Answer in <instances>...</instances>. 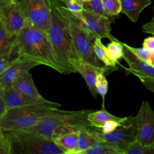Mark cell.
<instances>
[{
  "label": "cell",
  "instance_id": "cell-1",
  "mask_svg": "<svg viewBox=\"0 0 154 154\" xmlns=\"http://www.w3.org/2000/svg\"><path fill=\"white\" fill-rule=\"evenodd\" d=\"M14 45L21 57L64 74V69L57 59L48 35L42 31L25 25L16 36Z\"/></svg>",
  "mask_w": 154,
  "mask_h": 154
},
{
  "label": "cell",
  "instance_id": "cell-2",
  "mask_svg": "<svg viewBox=\"0 0 154 154\" xmlns=\"http://www.w3.org/2000/svg\"><path fill=\"white\" fill-rule=\"evenodd\" d=\"M51 3V19L48 34L49 40L64 74L76 73L75 66L81 58L64 18L55 5Z\"/></svg>",
  "mask_w": 154,
  "mask_h": 154
},
{
  "label": "cell",
  "instance_id": "cell-3",
  "mask_svg": "<svg viewBox=\"0 0 154 154\" xmlns=\"http://www.w3.org/2000/svg\"><path fill=\"white\" fill-rule=\"evenodd\" d=\"M93 109L58 111L43 118L37 125L25 130L40 133L48 138L62 134L74 132L91 125L88 120Z\"/></svg>",
  "mask_w": 154,
  "mask_h": 154
},
{
  "label": "cell",
  "instance_id": "cell-4",
  "mask_svg": "<svg viewBox=\"0 0 154 154\" xmlns=\"http://www.w3.org/2000/svg\"><path fill=\"white\" fill-rule=\"evenodd\" d=\"M61 104L47 100L13 108L0 117V129L22 130L37 125L43 118L58 111Z\"/></svg>",
  "mask_w": 154,
  "mask_h": 154
},
{
  "label": "cell",
  "instance_id": "cell-5",
  "mask_svg": "<svg viewBox=\"0 0 154 154\" xmlns=\"http://www.w3.org/2000/svg\"><path fill=\"white\" fill-rule=\"evenodd\" d=\"M51 2L64 18L79 58L96 66L105 67L96 57L94 51V44L97 37L86 29L82 20L62 5L59 0H51Z\"/></svg>",
  "mask_w": 154,
  "mask_h": 154
},
{
  "label": "cell",
  "instance_id": "cell-6",
  "mask_svg": "<svg viewBox=\"0 0 154 154\" xmlns=\"http://www.w3.org/2000/svg\"><path fill=\"white\" fill-rule=\"evenodd\" d=\"M11 141L12 154H64L52 138L25 129L5 131Z\"/></svg>",
  "mask_w": 154,
  "mask_h": 154
},
{
  "label": "cell",
  "instance_id": "cell-7",
  "mask_svg": "<svg viewBox=\"0 0 154 154\" xmlns=\"http://www.w3.org/2000/svg\"><path fill=\"white\" fill-rule=\"evenodd\" d=\"M88 129L97 142H102L122 150L125 154L126 149L136 140L137 129L134 117L128 116L122 125L109 132H102L93 126Z\"/></svg>",
  "mask_w": 154,
  "mask_h": 154
},
{
  "label": "cell",
  "instance_id": "cell-8",
  "mask_svg": "<svg viewBox=\"0 0 154 154\" xmlns=\"http://www.w3.org/2000/svg\"><path fill=\"white\" fill-rule=\"evenodd\" d=\"M20 9L26 24L36 28L48 35L51 23V0H19Z\"/></svg>",
  "mask_w": 154,
  "mask_h": 154
},
{
  "label": "cell",
  "instance_id": "cell-9",
  "mask_svg": "<svg viewBox=\"0 0 154 154\" xmlns=\"http://www.w3.org/2000/svg\"><path fill=\"white\" fill-rule=\"evenodd\" d=\"M134 122L136 140L143 144H154V111L147 101L142 102Z\"/></svg>",
  "mask_w": 154,
  "mask_h": 154
},
{
  "label": "cell",
  "instance_id": "cell-10",
  "mask_svg": "<svg viewBox=\"0 0 154 154\" xmlns=\"http://www.w3.org/2000/svg\"><path fill=\"white\" fill-rule=\"evenodd\" d=\"M26 24L18 2L0 6V25L10 36H16Z\"/></svg>",
  "mask_w": 154,
  "mask_h": 154
},
{
  "label": "cell",
  "instance_id": "cell-11",
  "mask_svg": "<svg viewBox=\"0 0 154 154\" xmlns=\"http://www.w3.org/2000/svg\"><path fill=\"white\" fill-rule=\"evenodd\" d=\"M81 20H82L85 28L96 37L101 38H107L110 41L117 40L111 34V24L112 22L108 17L84 10Z\"/></svg>",
  "mask_w": 154,
  "mask_h": 154
},
{
  "label": "cell",
  "instance_id": "cell-12",
  "mask_svg": "<svg viewBox=\"0 0 154 154\" xmlns=\"http://www.w3.org/2000/svg\"><path fill=\"white\" fill-rule=\"evenodd\" d=\"M38 65L36 61L20 57L0 74V88L11 85L19 76Z\"/></svg>",
  "mask_w": 154,
  "mask_h": 154
},
{
  "label": "cell",
  "instance_id": "cell-13",
  "mask_svg": "<svg viewBox=\"0 0 154 154\" xmlns=\"http://www.w3.org/2000/svg\"><path fill=\"white\" fill-rule=\"evenodd\" d=\"M111 69H112L106 66H96L82 59H79L75 66L76 73H79L82 76L87 85L89 91L95 99H97L98 94L96 89V81L97 73L102 71L108 72V70Z\"/></svg>",
  "mask_w": 154,
  "mask_h": 154
},
{
  "label": "cell",
  "instance_id": "cell-14",
  "mask_svg": "<svg viewBox=\"0 0 154 154\" xmlns=\"http://www.w3.org/2000/svg\"><path fill=\"white\" fill-rule=\"evenodd\" d=\"M0 96L5 102L7 111L13 108L47 100V99L38 100L26 96L14 88L11 85L0 88Z\"/></svg>",
  "mask_w": 154,
  "mask_h": 154
},
{
  "label": "cell",
  "instance_id": "cell-15",
  "mask_svg": "<svg viewBox=\"0 0 154 154\" xmlns=\"http://www.w3.org/2000/svg\"><path fill=\"white\" fill-rule=\"evenodd\" d=\"M123 43L124 46L123 59L128 65V68H125L126 71L135 76L143 75L154 77V66L139 58L128 49L125 43Z\"/></svg>",
  "mask_w": 154,
  "mask_h": 154
},
{
  "label": "cell",
  "instance_id": "cell-16",
  "mask_svg": "<svg viewBox=\"0 0 154 154\" xmlns=\"http://www.w3.org/2000/svg\"><path fill=\"white\" fill-rule=\"evenodd\" d=\"M20 93L38 100H45L37 90L32 76L29 71L26 72L18 78L11 85Z\"/></svg>",
  "mask_w": 154,
  "mask_h": 154
},
{
  "label": "cell",
  "instance_id": "cell-17",
  "mask_svg": "<svg viewBox=\"0 0 154 154\" xmlns=\"http://www.w3.org/2000/svg\"><path fill=\"white\" fill-rule=\"evenodd\" d=\"M121 13L125 14L132 22H137L140 13L151 4L150 0H121Z\"/></svg>",
  "mask_w": 154,
  "mask_h": 154
},
{
  "label": "cell",
  "instance_id": "cell-18",
  "mask_svg": "<svg viewBox=\"0 0 154 154\" xmlns=\"http://www.w3.org/2000/svg\"><path fill=\"white\" fill-rule=\"evenodd\" d=\"M79 131L58 134L52 137V139L64 154H75L78 149Z\"/></svg>",
  "mask_w": 154,
  "mask_h": 154
},
{
  "label": "cell",
  "instance_id": "cell-19",
  "mask_svg": "<svg viewBox=\"0 0 154 154\" xmlns=\"http://www.w3.org/2000/svg\"><path fill=\"white\" fill-rule=\"evenodd\" d=\"M87 118L91 126L96 128H100V127L105 122L108 120H114L122 122L126 119V117H119L116 116L109 113V112H108L105 109V107H103V108H102L100 110H97L95 111H92L88 114Z\"/></svg>",
  "mask_w": 154,
  "mask_h": 154
},
{
  "label": "cell",
  "instance_id": "cell-20",
  "mask_svg": "<svg viewBox=\"0 0 154 154\" xmlns=\"http://www.w3.org/2000/svg\"><path fill=\"white\" fill-rule=\"evenodd\" d=\"M101 39L102 38L100 37H97L94 42V51L96 57L105 66L111 68L114 70L118 69V67L117 66V64L109 57L106 46L103 44Z\"/></svg>",
  "mask_w": 154,
  "mask_h": 154
},
{
  "label": "cell",
  "instance_id": "cell-21",
  "mask_svg": "<svg viewBox=\"0 0 154 154\" xmlns=\"http://www.w3.org/2000/svg\"><path fill=\"white\" fill-rule=\"evenodd\" d=\"M79 154H124V152L109 144L97 142L81 152Z\"/></svg>",
  "mask_w": 154,
  "mask_h": 154
},
{
  "label": "cell",
  "instance_id": "cell-22",
  "mask_svg": "<svg viewBox=\"0 0 154 154\" xmlns=\"http://www.w3.org/2000/svg\"><path fill=\"white\" fill-rule=\"evenodd\" d=\"M88 128H83L79 131L78 149L75 154H79L81 152L88 149L93 144L97 143L89 132Z\"/></svg>",
  "mask_w": 154,
  "mask_h": 154
},
{
  "label": "cell",
  "instance_id": "cell-23",
  "mask_svg": "<svg viewBox=\"0 0 154 154\" xmlns=\"http://www.w3.org/2000/svg\"><path fill=\"white\" fill-rule=\"evenodd\" d=\"M106 50L109 57L115 63L120 64L119 60L123 58L124 54L123 43L118 40L111 41L106 46Z\"/></svg>",
  "mask_w": 154,
  "mask_h": 154
},
{
  "label": "cell",
  "instance_id": "cell-24",
  "mask_svg": "<svg viewBox=\"0 0 154 154\" xmlns=\"http://www.w3.org/2000/svg\"><path fill=\"white\" fill-rule=\"evenodd\" d=\"M21 56L14 45L9 52L0 55V74L3 73L10 66L18 60Z\"/></svg>",
  "mask_w": 154,
  "mask_h": 154
},
{
  "label": "cell",
  "instance_id": "cell-25",
  "mask_svg": "<svg viewBox=\"0 0 154 154\" xmlns=\"http://www.w3.org/2000/svg\"><path fill=\"white\" fill-rule=\"evenodd\" d=\"M125 154H154V144H143L135 140L126 149Z\"/></svg>",
  "mask_w": 154,
  "mask_h": 154
},
{
  "label": "cell",
  "instance_id": "cell-26",
  "mask_svg": "<svg viewBox=\"0 0 154 154\" xmlns=\"http://www.w3.org/2000/svg\"><path fill=\"white\" fill-rule=\"evenodd\" d=\"M16 36H10L0 25V55L9 52L14 46Z\"/></svg>",
  "mask_w": 154,
  "mask_h": 154
},
{
  "label": "cell",
  "instance_id": "cell-27",
  "mask_svg": "<svg viewBox=\"0 0 154 154\" xmlns=\"http://www.w3.org/2000/svg\"><path fill=\"white\" fill-rule=\"evenodd\" d=\"M103 7L106 14L116 19L122 11L121 0H102Z\"/></svg>",
  "mask_w": 154,
  "mask_h": 154
},
{
  "label": "cell",
  "instance_id": "cell-28",
  "mask_svg": "<svg viewBox=\"0 0 154 154\" xmlns=\"http://www.w3.org/2000/svg\"><path fill=\"white\" fill-rule=\"evenodd\" d=\"M84 9L85 10L93 11L104 16L109 19L112 22V23H114L115 19L108 16L105 13L103 7L102 0L84 1Z\"/></svg>",
  "mask_w": 154,
  "mask_h": 154
},
{
  "label": "cell",
  "instance_id": "cell-29",
  "mask_svg": "<svg viewBox=\"0 0 154 154\" xmlns=\"http://www.w3.org/2000/svg\"><path fill=\"white\" fill-rule=\"evenodd\" d=\"M106 72L102 71L99 72L97 75L96 81V89L97 93L101 96L102 98V106H104V102H105V97L108 91V82L107 79L105 76Z\"/></svg>",
  "mask_w": 154,
  "mask_h": 154
},
{
  "label": "cell",
  "instance_id": "cell-30",
  "mask_svg": "<svg viewBox=\"0 0 154 154\" xmlns=\"http://www.w3.org/2000/svg\"><path fill=\"white\" fill-rule=\"evenodd\" d=\"M60 2L64 4L65 7L74 15L82 19V11L84 9V0H59Z\"/></svg>",
  "mask_w": 154,
  "mask_h": 154
},
{
  "label": "cell",
  "instance_id": "cell-31",
  "mask_svg": "<svg viewBox=\"0 0 154 154\" xmlns=\"http://www.w3.org/2000/svg\"><path fill=\"white\" fill-rule=\"evenodd\" d=\"M0 154H12L11 141L5 131L0 129Z\"/></svg>",
  "mask_w": 154,
  "mask_h": 154
},
{
  "label": "cell",
  "instance_id": "cell-32",
  "mask_svg": "<svg viewBox=\"0 0 154 154\" xmlns=\"http://www.w3.org/2000/svg\"><path fill=\"white\" fill-rule=\"evenodd\" d=\"M126 120V119H125ZM124 120V121H125ZM123 121V122H124ZM118 122L116 120H108L106 122H105L100 127V128H99L100 129V131L102 132H109L112 131L113 130L116 129V128H117L118 127H119L120 126L122 125V123L123 122Z\"/></svg>",
  "mask_w": 154,
  "mask_h": 154
},
{
  "label": "cell",
  "instance_id": "cell-33",
  "mask_svg": "<svg viewBox=\"0 0 154 154\" xmlns=\"http://www.w3.org/2000/svg\"><path fill=\"white\" fill-rule=\"evenodd\" d=\"M135 76L140 80L146 88L154 93V77L143 75H138Z\"/></svg>",
  "mask_w": 154,
  "mask_h": 154
},
{
  "label": "cell",
  "instance_id": "cell-34",
  "mask_svg": "<svg viewBox=\"0 0 154 154\" xmlns=\"http://www.w3.org/2000/svg\"><path fill=\"white\" fill-rule=\"evenodd\" d=\"M142 31L148 34H153L154 33V7H153V16L150 22L142 25Z\"/></svg>",
  "mask_w": 154,
  "mask_h": 154
},
{
  "label": "cell",
  "instance_id": "cell-35",
  "mask_svg": "<svg viewBox=\"0 0 154 154\" xmlns=\"http://www.w3.org/2000/svg\"><path fill=\"white\" fill-rule=\"evenodd\" d=\"M143 48L154 52V36L146 38L143 42Z\"/></svg>",
  "mask_w": 154,
  "mask_h": 154
},
{
  "label": "cell",
  "instance_id": "cell-36",
  "mask_svg": "<svg viewBox=\"0 0 154 154\" xmlns=\"http://www.w3.org/2000/svg\"><path fill=\"white\" fill-rule=\"evenodd\" d=\"M7 112V105L3 98L0 96V117Z\"/></svg>",
  "mask_w": 154,
  "mask_h": 154
},
{
  "label": "cell",
  "instance_id": "cell-37",
  "mask_svg": "<svg viewBox=\"0 0 154 154\" xmlns=\"http://www.w3.org/2000/svg\"><path fill=\"white\" fill-rule=\"evenodd\" d=\"M19 1V0H12V1H13V2H14V3H16V2H17Z\"/></svg>",
  "mask_w": 154,
  "mask_h": 154
},
{
  "label": "cell",
  "instance_id": "cell-38",
  "mask_svg": "<svg viewBox=\"0 0 154 154\" xmlns=\"http://www.w3.org/2000/svg\"><path fill=\"white\" fill-rule=\"evenodd\" d=\"M84 1H88V0H84Z\"/></svg>",
  "mask_w": 154,
  "mask_h": 154
},
{
  "label": "cell",
  "instance_id": "cell-39",
  "mask_svg": "<svg viewBox=\"0 0 154 154\" xmlns=\"http://www.w3.org/2000/svg\"><path fill=\"white\" fill-rule=\"evenodd\" d=\"M153 35H154V33H153Z\"/></svg>",
  "mask_w": 154,
  "mask_h": 154
}]
</instances>
